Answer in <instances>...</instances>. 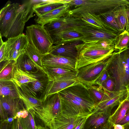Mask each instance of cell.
<instances>
[{
	"instance_id": "cell-16",
	"label": "cell",
	"mask_w": 129,
	"mask_h": 129,
	"mask_svg": "<svg viewBox=\"0 0 129 129\" xmlns=\"http://www.w3.org/2000/svg\"><path fill=\"white\" fill-rule=\"evenodd\" d=\"M43 68L50 80H71L77 78V71L58 67L44 66Z\"/></svg>"
},
{
	"instance_id": "cell-37",
	"label": "cell",
	"mask_w": 129,
	"mask_h": 129,
	"mask_svg": "<svg viewBox=\"0 0 129 129\" xmlns=\"http://www.w3.org/2000/svg\"><path fill=\"white\" fill-rule=\"evenodd\" d=\"M34 116L28 111V116L25 118H20L19 119L23 129H37L34 120Z\"/></svg>"
},
{
	"instance_id": "cell-18",
	"label": "cell",
	"mask_w": 129,
	"mask_h": 129,
	"mask_svg": "<svg viewBox=\"0 0 129 129\" xmlns=\"http://www.w3.org/2000/svg\"><path fill=\"white\" fill-rule=\"evenodd\" d=\"M23 104L20 98L0 96V105L10 117L15 116L17 112L24 109Z\"/></svg>"
},
{
	"instance_id": "cell-5",
	"label": "cell",
	"mask_w": 129,
	"mask_h": 129,
	"mask_svg": "<svg viewBox=\"0 0 129 129\" xmlns=\"http://www.w3.org/2000/svg\"><path fill=\"white\" fill-rule=\"evenodd\" d=\"M25 32L29 43L37 51L43 56L49 53L53 42L44 26L32 24L26 27Z\"/></svg>"
},
{
	"instance_id": "cell-10",
	"label": "cell",
	"mask_w": 129,
	"mask_h": 129,
	"mask_svg": "<svg viewBox=\"0 0 129 129\" xmlns=\"http://www.w3.org/2000/svg\"><path fill=\"white\" fill-rule=\"evenodd\" d=\"M75 30L83 35V42L102 40L115 41L118 35L116 32L95 28L87 25L76 28Z\"/></svg>"
},
{
	"instance_id": "cell-21",
	"label": "cell",
	"mask_w": 129,
	"mask_h": 129,
	"mask_svg": "<svg viewBox=\"0 0 129 129\" xmlns=\"http://www.w3.org/2000/svg\"><path fill=\"white\" fill-rule=\"evenodd\" d=\"M75 28L60 31L52 36L53 44L57 45L78 41H82L83 35L76 31Z\"/></svg>"
},
{
	"instance_id": "cell-26",
	"label": "cell",
	"mask_w": 129,
	"mask_h": 129,
	"mask_svg": "<svg viewBox=\"0 0 129 129\" xmlns=\"http://www.w3.org/2000/svg\"><path fill=\"white\" fill-rule=\"evenodd\" d=\"M43 72H44L42 71L35 73L27 72L19 69L16 65L12 80L19 87L22 84L36 81L38 77Z\"/></svg>"
},
{
	"instance_id": "cell-30",
	"label": "cell",
	"mask_w": 129,
	"mask_h": 129,
	"mask_svg": "<svg viewBox=\"0 0 129 129\" xmlns=\"http://www.w3.org/2000/svg\"><path fill=\"white\" fill-rule=\"evenodd\" d=\"M0 96L19 98L17 85L12 80H0Z\"/></svg>"
},
{
	"instance_id": "cell-55",
	"label": "cell",
	"mask_w": 129,
	"mask_h": 129,
	"mask_svg": "<svg viewBox=\"0 0 129 129\" xmlns=\"http://www.w3.org/2000/svg\"></svg>"
},
{
	"instance_id": "cell-39",
	"label": "cell",
	"mask_w": 129,
	"mask_h": 129,
	"mask_svg": "<svg viewBox=\"0 0 129 129\" xmlns=\"http://www.w3.org/2000/svg\"><path fill=\"white\" fill-rule=\"evenodd\" d=\"M109 76L107 68L105 69L95 80L93 85H98L101 86L103 82Z\"/></svg>"
},
{
	"instance_id": "cell-52",
	"label": "cell",
	"mask_w": 129,
	"mask_h": 129,
	"mask_svg": "<svg viewBox=\"0 0 129 129\" xmlns=\"http://www.w3.org/2000/svg\"><path fill=\"white\" fill-rule=\"evenodd\" d=\"M126 89L127 91H129V83L126 87Z\"/></svg>"
},
{
	"instance_id": "cell-27",
	"label": "cell",
	"mask_w": 129,
	"mask_h": 129,
	"mask_svg": "<svg viewBox=\"0 0 129 129\" xmlns=\"http://www.w3.org/2000/svg\"><path fill=\"white\" fill-rule=\"evenodd\" d=\"M87 87L91 98L97 105L100 102L110 99L114 92L107 91L101 86L98 85Z\"/></svg>"
},
{
	"instance_id": "cell-9",
	"label": "cell",
	"mask_w": 129,
	"mask_h": 129,
	"mask_svg": "<svg viewBox=\"0 0 129 129\" xmlns=\"http://www.w3.org/2000/svg\"><path fill=\"white\" fill-rule=\"evenodd\" d=\"M5 42L4 61L13 60L16 62L29 43L26 36L24 34L8 38Z\"/></svg>"
},
{
	"instance_id": "cell-33",
	"label": "cell",
	"mask_w": 129,
	"mask_h": 129,
	"mask_svg": "<svg viewBox=\"0 0 129 129\" xmlns=\"http://www.w3.org/2000/svg\"><path fill=\"white\" fill-rule=\"evenodd\" d=\"M1 62L3 64L0 68V80H12L16 62L13 60H7Z\"/></svg>"
},
{
	"instance_id": "cell-54",
	"label": "cell",
	"mask_w": 129,
	"mask_h": 129,
	"mask_svg": "<svg viewBox=\"0 0 129 129\" xmlns=\"http://www.w3.org/2000/svg\"><path fill=\"white\" fill-rule=\"evenodd\" d=\"M127 48L129 49V44H128V47H127Z\"/></svg>"
},
{
	"instance_id": "cell-28",
	"label": "cell",
	"mask_w": 129,
	"mask_h": 129,
	"mask_svg": "<svg viewBox=\"0 0 129 129\" xmlns=\"http://www.w3.org/2000/svg\"><path fill=\"white\" fill-rule=\"evenodd\" d=\"M16 66L19 69L30 73H35L39 71H43L34 63L27 55L25 51L17 60Z\"/></svg>"
},
{
	"instance_id": "cell-35",
	"label": "cell",
	"mask_w": 129,
	"mask_h": 129,
	"mask_svg": "<svg viewBox=\"0 0 129 129\" xmlns=\"http://www.w3.org/2000/svg\"><path fill=\"white\" fill-rule=\"evenodd\" d=\"M129 43V33L126 30L119 34L114 42V49L119 51L127 48Z\"/></svg>"
},
{
	"instance_id": "cell-12",
	"label": "cell",
	"mask_w": 129,
	"mask_h": 129,
	"mask_svg": "<svg viewBox=\"0 0 129 129\" xmlns=\"http://www.w3.org/2000/svg\"><path fill=\"white\" fill-rule=\"evenodd\" d=\"M77 59L67 58L48 53L43 55L42 63L43 67L50 66L65 68L77 71Z\"/></svg>"
},
{
	"instance_id": "cell-36",
	"label": "cell",
	"mask_w": 129,
	"mask_h": 129,
	"mask_svg": "<svg viewBox=\"0 0 129 129\" xmlns=\"http://www.w3.org/2000/svg\"><path fill=\"white\" fill-rule=\"evenodd\" d=\"M110 10L99 15L102 20L106 23L113 28L119 33H121L115 18L114 10Z\"/></svg>"
},
{
	"instance_id": "cell-1",
	"label": "cell",
	"mask_w": 129,
	"mask_h": 129,
	"mask_svg": "<svg viewBox=\"0 0 129 129\" xmlns=\"http://www.w3.org/2000/svg\"><path fill=\"white\" fill-rule=\"evenodd\" d=\"M115 41L102 40L83 42L76 47L78 51L76 69L106 60L114 50Z\"/></svg>"
},
{
	"instance_id": "cell-8",
	"label": "cell",
	"mask_w": 129,
	"mask_h": 129,
	"mask_svg": "<svg viewBox=\"0 0 129 129\" xmlns=\"http://www.w3.org/2000/svg\"><path fill=\"white\" fill-rule=\"evenodd\" d=\"M111 56L106 60L88 64L79 69L77 70V75L78 81L87 87L93 85L101 73L107 68L111 60Z\"/></svg>"
},
{
	"instance_id": "cell-38",
	"label": "cell",
	"mask_w": 129,
	"mask_h": 129,
	"mask_svg": "<svg viewBox=\"0 0 129 129\" xmlns=\"http://www.w3.org/2000/svg\"><path fill=\"white\" fill-rule=\"evenodd\" d=\"M101 86L104 89L107 91H115V83L110 76L103 82Z\"/></svg>"
},
{
	"instance_id": "cell-17",
	"label": "cell",
	"mask_w": 129,
	"mask_h": 129,
	"mask_svg": "<svg viewBox=\"0 0 129 129\" xmlns=\"http://www.w3.org/2000/svg\"><path fill=\"white\" fill-rule=\"evenodd\" d=\"M127 91L126 89L121 91H115L111 98L102 101L98 104L93 112L102 111L111 113L113 108L118 105L126 96Z\"/></svg>"
},
{
	"instance_id": "cell-43",
	"label": "cell",
	"mask_w": 129,
	"mask_h": 129,
	"mask_svg": "<svg viewBox=\"0 0 129 129\" xmlns=\"http://www.w3.org/2000/svg\"><path fill=\"white\" fill-rule=\"evenodd\" d=\"M0 112L1 117L2 119H6L8 118V116L6 114L2 106L0 105Z\"/></svg>"
},
{
	"instance_id": "cell-31",
	"label": "cell",
	"mask_w": 129,
	"mask_h": 129,
	"mask_svg": "<svg viewBox=\"0 0 129 129\" xmlns=\"http://www.w3.org/2000/svg\"><path fill=\"white\" fill-rule=\"evenodd\" d=\"M114 14L121 32L126 30L128 25L126 6H121L116 8L114 10Z\"/></svg>"
},
{
	"instance_id": "cell-51",
	"label": "cell",
	"mask_w": 129,
	"mask_h": 129,
	"mask_svg": "<svg viewBox=\"0 0 129 129\" xmlns=\"http://www.w3.org/2000/svg\"><path fill=\"white\" fill-rule=\"evenodd\" d=\"M124 126V128L123 129H129V125ZM112 129H114L113 127Z\"/></svg>"
},
{
	"instance_id": "cell-29",
	"label": "cell",
	"mask_w": 129,
	"mask_h": 129,
	"mask_svg": "<svg viewBox=\"0 0 129 129\" xmlns=\"http://www.w3.org/2000/svg\"><path fill=\"white\" fill-rule=\"evenodd\" d=\"M129 111V101L125 98L118 105L116 109L110 116L108 121L113 127L125 116Z\"/></svg>"
},
{
	"instance_id": "cell-50",
	"label": "cell",
	"mask_w": 129,
	"mask_h": 129,
	"mask_svg": "<svg viewBox=\"0 0 129 129\" xmlns=\"http://www.w3.org/2000/svg\"><path fill=\"white\" fill-rule=\"evenodd\" d=\"M125 99L129 101V91H127Z\"/></svg>"
},
{
	"instance_id": "cell-4",
	"label": "cell",
	"mask_w": 129,
	"mask_h": 129,
	"mask_svg": "<svg viewBox=\"0 0 129 129\" xmlns=\"http://www.w3.org/2000/svg\"><path fill=\"white\" fill-rule=\"evenodd\" d=\"M28 111L49 127L51 121L62 112L61 97L58 92L50 95L42 102V106L33 108Z\"/></svg>"
},
{
	"instance_id": "cell-44",
	"label": "cell",
	"mask_w": 129,
	"mask_h": 129,
	"mask_svg": "<svg viewBox=\"0 0 129 129\" xmlns=\"http://www.w3.org/2000/svg\"><path fill=\"white\" fill-rule=\"evenodd\" d=\"M113 127L108 121L105 124L97 129H112Z\"/></svg>"
},
{
	"instance_id": "cell-7",
	"label": "cell",
	"mask_w": 129,
	"mask_h": 129,
	"mask_svg": "<svg viewBox=\"0 0 129 129\" xmlns=\"http://www.w3.org/2000/svg\"><path fill=\"white\" fill-rule=\"evenodd\" d=\"M58 93L61 97L79 102L92 113L96 106L89 94L87 86L80 82H77Z\"/></svg>"
},
{
	"instance_id": "cell-23",
	"label": "cell",
	"mask_w": 129,
	"mask_h": 129,
	"mask_svg": "<svg viewBox=\"0 0 129 129\" xmlns=\"http://www.w3.org/2000/svg\"><path fill=\"white\" fill-rule=\"evenodd\" d=\"M21 5L17 3L10 4L5 13L0 17V33L2 35L8 29Z\"/></svg>"
},
{
	"instance_id": "cell-22",
	"label": "cell",
	"mask_w": 129,
	"mask_h": 129,
	"mask_svg": "<svg viewBox=\"0 0 129 129\" xmlns=\"http://www.w3.org/2000/svg\"><path fill=\"white\" fill-rule=\"evenodd\" d=\"M111 113L102 111H95L87 118L84 129H97L106 123Z\"/></svg>"
},
{
	"instance_id": "cell-14",
	"label": "cell",
	"mask_w": 129,
	"mask_h": 129,
	"mask_svg": "<svg viewBox=\"0 0 129 129\" xmlns=\"http://www.w3.org/2000/svg\"><path fill=\"white\" fill-rule=\"evenodd\" d=\"M81 41L68 43L53 45L48 53L67 58L76 59L78 53L76 46L82 43Z\"/></svg>"
},
{
	"instance_id": "cell-48",
	"label": "cell",
	"mask_w": 129,
	"mask_h": 129,
	"mask_svg": "<svg viewBox=\"0 0 129 129\" xmlns=\"http://www.w3.org/2000/svg\"><path fill=\"white\" fill-rule=\"evenodd\" d=\"M126 11L128 21V26H129V5L126 6Z\"/></svg>"
},
{
	"instance_id": "cell-32",
	"label": "cell",
	"mask_w": 129,
	"mask_h": 129,
	"mask_svg": "<svg viewBox=\"0 0 129 129\" xmlns=\"http://www.w3.org/2000/svg\"><path fill=\"white\" fill-rule=\"evenodd\" d=\"M17 89L19 98L22 101L28 111L33 108L42 106V101L41 100L25 93L17 86Z\"/></svg>"
},
{
	"instance_id": "cell-20",
	"label": "cell",
	"mask_w": 129,
	"mask_h": 129,
	"mask_svg": "<svg viewBox=\"0 0 129 129\" xmlns=\"http://www.w3.org/2000/svg\"><path fill=\"white\" fill-rule=\"evenodd\" d=\"M70 1L71 0H58L44 1L34 4L33 10L37 16L39 17L69 3Z\"/></svg>"
},
{
	"instance_id": "cell-19",
	"label": "cell",
	"mask_w": 129,
	"mask_h": 129,
	"mask_svg": "<svg viewBox=\"0 0 129 129\" xmlns=\"http://www.w3.org/2000/svg\"><path fill=\"white\" fill-rule=\"evenodd\" d=\"M70 6L68 3L39 17L35 20L37 24L44 26L48 23L57 20L68 14Z\"/></svg>"
},
{
	"instance_id": "cell-45",
	"label": "cell",
	"mask_w": 129,
	"mask_h": 129,
	"mask_svg": "<svg viewBox=\"0 0 129 129\" xmlns=\"http://www.w3.org/2000/svg\"><path fill=\"white\" fill-rule=\"evenodd\" d=\"M28 112L25 108L21 110V118H25L28 115Z\"/></svg>"
},
{
	"instance_id": "cell-41",
	"label": "cell",
	"mask_w": 129,
	"mask_h": 129,
	"mask_svg": "<svg viewBox=\"0 0 129 129\" xmlns=\"http://www.w3.org/2000/svg\"><path fill=\"white\" fill-rule=\"evenodd\" d=\"M117 124L126 126L129 125V111L125 117Z\"/></svg>"
},
{
	"instance_id": "cell-46",
	"label": "cell",
	"mask_w": 129,
	"mask_h": 129,
	"mask_svg": "<svg viewBox=\"0 0 129 129\" xmlns=\"http://www.w3.org/2000/svg\"><path fill=\"white\" fill-rule=\"evenodd\" d=\"M9 123L4 121L1 124V129H9Z\"/></svg>"
},
{
	"instance_id": "cell-25",
	"label": "cell",
	"mask_w": 129,
	"mask_h": 129,
	"mask_svg": "<svg viewBox=\"0 0 129 129\" xmlns=\"http://www.w3.org/2000/svg\"><path fill=\"white\" fill-rule=\"evenodd\" d=\"M85 23L90 26L99 29L110 30L117 33H119L116 30L105 22L98 14L84 13L80 16Z\"/></svg>"
},
{
	"instance_id": "cell-49",
	"label": "cell",
	"mask_w": 129,
	"mask_h": 129,
	"mask_svg": "<svg viewBox=\"0 0 129 129\" xmlns=\"http://www.w3.org/2000/svg\"><path fill=\"white\" fill-rule=\"evenodd\" d=\"M37 129H49L46 127H43L40 125L36 126Z\"/></svg>"
},
{
	"instance_id": "cell-47",
	"label": "cell",
	"mask_w": 129,
	"mask_h": 129,
	"mask_svg": "<svg viewBox=\"0 0 129 129\" xmlns=\"http://www.w3.org/2000/svg\"><path fill=\"white\" fill-rule=\"evenodd\" d=\"M17 119L18 129H23L19 119L18 118Z\"/></svg>"
},
{
	"instance_id": "cell-13",
	"label": "cell",
	"mask_w": 129,
	"mask_h": 129,
	"mask_svg": "<svg viewBox=\"0 0 129 129\" xmlns=\"http://www.w3.org/2000/svg\"><path fill=\"white\" fill-rule=\"evenodd\" d=\"M61 98L62 112L81 117L88 116L92 113L75 100L68 98L61 97Z\"/></svg>"
},
{
	"instance_id": "cell-15",
	"label": "cell",
	"mask_w": 129,
	"mask_h": 129,
	"mask_svg": "<svg viewBox=\"0 0 129 129\" xmlns=\"http://www.w3.org/2000/svg\"><path fill=\"white\" fill-rule=\"evenodd\" d=\"M83 117L62 112L58 116L51 121L49 127L50 129H73Z\"/></svg>"
},
{
	"instance_id": "cell-34",
	"label": "cell",
	"mask_w": 129,
	"mask_h": 129,
	"mask_svg": "<svg viewBox=\"0 0 129 129\" xmlns=\"http://www.w3.org/2000/svg\"><path fill=\"white\" fill-rule=\"evenodd\" d=\"M24 51L34 63L46 73L42 64V60L43 56L29 43L25 49Z\"/></svg>"
},
{
	"instance_id": "cell-2",
	"label": "cell",
	"mask_w": 129,
	"mask_h": 129,
	"mask_svg": "<svg viewBox=\"0 0 129 129\" xmlns=\"http://www.w3.org/2000/svg\"><path fill=\"white\" fill-rule=\"evenodd\" d=\"M107 70L115 84V91L125 90L129 83V49L114 52Z\"/></svg>"
},
{
	"instance_id": "cell-53",
	"label": "cell",
	"mask_w": 129,
	"mask_h": 129,
	"mask_svg": "<svg viewBox=\"0 0 129 129\" xmlns=\"http://www.w3.org/2000/svg\"><path fill=\"white\" fill-rule=\"evenodd\" d=\"M126 30L128 32V33H129V26L128 27Z\"/></svg>"
},
{
	"instance_id": "cell-40",
	"label": "cell",
	"mask_w": 129,
	"mask_h": 129,
	"mask_svg": "<svg viewBox=\"0 0 129 129\" xmlns=\"http://www.w3.org/2000/svg\"><path fill=\"white\" fill-rule=\"evenodd\" d=\"M89 116L81 118L73 129H84L85 122Z\"/></svg>"
},
{
	"instance_id": "cell-11",
	"label": "cell",
	"mask_w": 129,
	"mask_h": 129,
	"mask_svg": "<svg viewBox=\"0 0 129 129\" xmlns=\"http://www.w3.org/2000/svg\"><path fill=\"white\" fill-rule=\"evenodd\" d=\"M49 81L47 75L43 72L36 81L22 84L19 87L25 93L42 102L44 93Z\"/></svg>"
},
{
	"instance_id": "cell-6",
	"label": "cell",
	"mask_w": 129,
	"mask_h": 129,
	"mask_svg": "<svg viewBox=\"0 0 129 129\" xmlns=\"http://www.w3.org/2000/svg\"><path fill=\"white\" fill-rule=\"evenodd\" d=\"M32 1H26L21 6L8 29L2 35L7 39L23 34L25 23L34 16Z\"/></svg>"
},
{
	"instance_id": "cell-24",
	"label": "cell",
	"mask_w": 129,
	"mask_h": 129,
	"mask_svg": "<svg viewBox=\"0 0 129 129\" xmlns=\"http://www.w3.org/2000/svg\"><path fill=\"white\" fill-rule=\"evenodd\" d=\"M78 81L77 78L71 80H50L44 93L42 101L49 95L58 93Z\"/></svg>"
},
{
	"instance_id": "cell-42",
	"label": "cell",
	"mask_w": 129,
	"mask_h": 129,
	"mask_svg": "<svg viewBox=\"0 0 129 129\" xmlns=\"http://www.w3.org/2000/svg\"><path fill=\"white\" fill-rule=\"evenodd\" d=\"M6 42H4L2 44L0 45V62L4 61L5 50Z\"/></svg>"
},
{
	"instance_id": "cell-3",
	"label": "cell",
	"mask_w": 129,
	"mask_h": 129,
	"mask_svg": "<svg viewBox=\"0 0 129 129\" xmlns=\"http://www.w3.org/2000/svg\"><path fill=\"white\" fill-rule=\"evenodd\" d=\"M75 8L70 9L68 14L79 17L85 13L99 14L113 10L121 6L129 5L126 0H71L68 3Z\"/></svg>"
}]
</instances>
